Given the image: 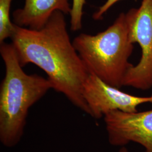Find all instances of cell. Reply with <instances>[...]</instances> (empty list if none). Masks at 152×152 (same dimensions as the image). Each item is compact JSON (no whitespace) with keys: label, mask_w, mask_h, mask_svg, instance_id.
I'll return each mask as SVG.
<instances>
[{"label":"cell","mask_w":152,"mask_h":152,"mask_svg":"<svg viewBox=\"0 0 152 152\" xmlns=\"http://www.w3.org/2000/svg\"><path fill=\"white\" fill-rule=\"evenodd\" d=\"M64 15L55 11L39 29L15 24L11 44L22 66L37 65L47 75L53 89L89 115L83 87L90 73L71 41Z\"/></svg>","instance_id":"6da1fadb"},{"label":"cell","mask_w":152,"mask_h":152,"mask_svg":"<svg viewBox=\"0 0 152 152\" xmlns=\"http://www.w3.org/2000/svg\"><path fill=\"white\" fill-rule=\"evenodd\" d=\"M0 54L5 66L0 88V141L12 148L22 139L29 109L53 86L48 78L23 70L12 44H1Z\"/></svg>","instance_id":"7a4b0ae2"},{"label":"cell","mask_w":152,"mask_h":152,"mask_svg":"<svg viewBox=\"0 0 152 152\" xmlns=\"http://www.w3.org/2000/svg\"><path fill=\"white\" fill-rule=\"evenodd\" d=\"M72 42L89 73L112 86H124L126 74L133 66L129 59L134 49L125 13L103 32L95 35L81 33Z\"/></svg>","instance_id":"3957f363"},{"label":"cell","mask_w":152,"mask_h":152,"mask_svg":"<svg viewBox=\"0 0 152 152\" xmlns=\"http://www.w3.org/2000/svg\"><path fill=\"white\" fill-rule=\"evenodd\" d=\"M125 15L129 40L140 45L141 58L128 70L123 85L147 90L152 87V0H142L138 9H131Z\"/></svg>","instance_id":"277c9868"},{"label":"cell","mask_w":152,"mask_h":152,"mask_svg":"<svg viewBox=\"0 0 152 152\" xmlns=\"http://www.w3.org/2000/svg\"><path fill=\"white\" fill-rule=\"evenodd\" d=\"M83 95L89 109V115L95 119H100L114 110L136 112L139 105L152 104V95L147 97L132 95L109 85L91 73L83 84Z\"/></svg>","instance_id":"5b68a950"},{"label":"cell","mask_w":152,"mask_h":152,"mask_svg":"<svg viewBox=\"0 0 152 152\" xmlns=\"http://www.w3.org/2000/svg\"><path fill=\"white\" fill-rule=\"evenodd\" d=\"M103 118L110 145L125 147L134 142L144 147V152H152V109L132 113L114 110Z\"/></svg>","instance_id":"8992f818"},{"label":"cell","mask_w":152,"mask_h":152,"mask_svg":"<svg viewBox=\"0 0 152 152\" xmlns=\"http://www.w3.org/2000/svg\"><path fill=\"white\" fill-rule=\"evenodd\" d=\"M56 11L69 14V0H25L23 7L12 13L14 23L22 27L39 29Z\"/></svg>","instance_id":"52a82bcc"},{"label":"cell","mask_w":152,"mask_h":152,"mask_svg":"<svg viewBox=\"0 0 152 152\" xmlns=\"http://www.w3.org/2000/svg\"><path fill=\"white\" fill-rule=\"evenodd\" d=\"M12 0H0V44L11 38L15 31V24L10 19Z\"/></svg>","instance_id":"ba28073f"},{"label":"cell","mask_w":152,"mask_h":152,"mask_svg":"<svg viewBox=\"0 0 152 152\" xmlns=\"http://www.w3.org/2000/svg\"><path fill=\"white\" fill-rule=\"evenodd\" d=\"M85 4L86 0H73L71 11L69 13L71 31H78L81 29L83 7Z\"/></svg>","instance_id":"9c48e42d"},{"label":"cell","mask_w":152,"mask_h":152,"mask_svg":"<svg viewBox=\"0 0 152 152\" xmlns=\"http://www.w3.org/2000/svg\"><path fill=\"white\" fill-rule=\"evenodd\" d=\"M120 0H107L104 5L100 6L97 11L92 15V18L95 20H99L103 19V15L109 9Z\"/></svg>","instance_id":"30bf717a"},{"label":"cell","mask_w":152,"mask_h":152,"mask_svg":"<svg viewBox=\"0 0 152 152\" xmlns=\"http://www.w3.org/2000/svg\"><path fill=\"white\" fill-rule=\"evenodd\" d=\"M129 152L128 149L125 147H121L120 150H119V152Z\"/></svg>","instance_id":"8fae6325"}]
</instances>
